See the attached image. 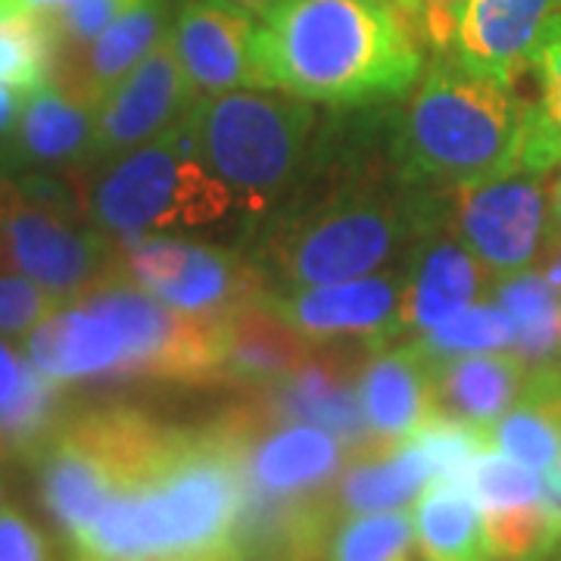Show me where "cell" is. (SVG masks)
Instances as JSON below:
<instances>
[{"mask_svg":"<svg viewBox=\"0 0 561 561\" xmlns=\"http://www.w3.org/2000/svg\"><path fill=\"white\" fill-rule=\"evenodd\" d=\"M181 122L157 140L116 157L88 184L81 209L103 234L128 238L203 228L228 216L234 194L197 160Z\"/></svg>","mask_w":561,"mask_h":561,"instance_id":"cell-6","label":"cell"},{"mask_svg":"<svg viewBox=\"0 0 561 561\" xmlns=\"http://www.w3.org/2000/svg\"><path fill=\"white\" fill-rule=\"evenodd\" d=\"M60 302L35 280L22 275H0V334H25L47 319Z\"/></svg>","mask_w":561,"mask_h":561,"instance_id":"cell-33","label":"cell"},{"mask_svg":"<svg viewBox=\"0 0 561 561\" xmlns=\"http://www.w3.org/2000/svg\"><path fill=\"white\" fill-rule=\"evenodd\" d=\"M431 371L437 412L483 431L522 400L530 375L512 350L431 362Z\"/></svg>","mask_w":561,"mask_h":561,"instance_id":"cell-22","label":"cell"},{"mask_svg":"<svg viewBox=\"0 0 561 561\" xmlns=\"http://www.w3.org/2000/svg\"><path fill=\"white\" fill-rule=\"evenodd\" d=\"M0 500H3V493H0ZM0 508H3V505H0Z\"/></svg>","mask_w":561,"mask_h":561,"instance_id":"cell-45","label":"cell"},{"mask_svg":"<svg viewBox=\"0 0 561 561\" xmlns=\"http://www.w3.org/2000/svg\"><path fill=\"white\" fill-rule=\"evenodd\" d=\"M434 221L409 253L402 272V334H427L481 302L490 290L481 262L453 234H440Z\"/></svg>","mask_w":561,"mask_h":561,"instance_id":"cell-15","label":"cell"},{"mask_svg":"<svg viewBox=\"0 0 561 561\" xmlns=\"http://www.w3.org/2000/svg\"><path fill=\"white\" fill-rule=\"evenodd\" d=\"M197 101L169 35L98 103L94 162L116 160L175 128Z\"/></svg>","mask_w":561,"mask_h":561,"instance_id":"cell-13","label":"cell"},{"mask_svg":"<svg viewBox=\"0 0 561 561\" xmlns=\"http://www.w3.org/2000/svg\"><path fill=\"white\" fill-rule=\"evenodd\" d=\"M253 16L228 0H184L169 41L194 98H216L256 88L253 76Z\"/></svg>","mask_w":561,"mask_h":561,"instance_id":"cell-14","label":"cell"},{"mask_svg":"<svg viewBox=\"0 0 561 561\" xmlns=\"http://www.w3.org/2000/svg\"><path fill=\"white\" fill-rule=\"evenodd\" d=\"M0 268L35 280L62 306L116 272V247L101 231L72 225L60 209L20 197L0 221Z\"/></svg>","mask_w":561,"mask_h":561,"instance_id":"cell-10","label":"cell"},{"mask_svg":"<svg viewBox=\"0 0 561 561\" xmlns=\"http://www.w3.org/2000/svg\"><path fill=\"white\" fill-rule=\"evenodd\" d=\"M228 3H234V7H241V10H247L250 16H268L275 7H280L284 0H228Z\"/></svg>","mask_w":561,"mask_h":561,"instance_id":"cell-41","label":"cell"},{"mask_svg":"<svg viewBox=\"0 0 561 561\" xmlns=\"http://www.w3.org/2000/svg\"><path fill=\"white\" fill-rule=\"evenodd\" d=\"M181 125L197 160L225 181L247 209L262 213L297 175L316 113L290 94L228 91L197 98Z\"/></svg>","mask_w":561,"mask_h":561,"instance_id":"cell-5","label":"cell"},{"mask_svg":"<svg viewBox=\"0 0 561 561\" xmlns=\"http://www.w3.org/2000/svg\"><path fill=\"white\" fill-rule=\"evenodd\" d=\"M552 213H556V238H561V175L552 184Z\"/></svg>","mask_w":561,"mask_h":561,"instance_id":"cell-43","label":"cell"},{"mask_svg":"<svg viewBox=\"0 0 561 561\" xmlns=\"http://www.w3.org/2000/svg\"><path fill=\"white\" fill-rule=\"evenodd\" d=\"M490 446L505 453L508 459L522 461L540 474H556L561 461V421L552 393L530 381L522 400L515 402L500 421L486 427Z\"/></svg>","mask_w":561,"mask_h":561,"instance_id":"cell-26","label":"cell"},{"mask_svg":"<svg viewBox=\"0 0 561 561\" xmlns=\"http://www.w3.org/2000/svg\"><path fill=\"white\" fill-rule=\"evenodd\" d=\"M319 561H424L409 512L346 515L331 524Z\"/></svg>","mask_w":561,"mask_h":561,"instance_id":"cell-27","label":"cell"},{"mask_svg":"<svg viewBox=\"0 0 561 561\" xmlns=\"http://www.w3.org/2000/svg\"><path fill=\"white\" fill-rule=\"evenodd\" d=\"M493 294L515 321L512 353L527 365V371L561 362V297L540 272L527 268L496 280Z\"/></svg>","mask_w":561,"mask_h":561,"instance_id":"cell-25","label":"cell"},{"mask_svg":"<svg viewBox=\"0 0 561 561\" xmlns=\"http://www.w3.org/2000/svg\"><path fill=\"white\" fill-rule=\"evenodd\" d=\"M316 343L297 334L268 300L247 302L221 319L219 383L260 390L297 368Z\"/></svg>","mask_w":561,"mask_h":561,"instance_id":"cell-20","label":"cell"},{"mask_svg":"<svg viewBox=\"0 0 561 561\" xmlns=\"http://www.w3.org/2000/svg\"><path fill=\"white\" fill-rule=\"evenodd\" d=\"M22 101H25V91L0 81V144L10 138L13 125H16V119H20Z\"/></svg>","mask_w":561,"mask_h":561,"instance_id":"cell-38","label":"cell"},{"mask_svg":"<svg viewBox=\"0 0 561 561\" xmlns=\"http://www.w3.org/2000/svg\"><path fill=\"white\" fill-rule=\"evenodd\" d=\"M415 3H419V25L424 41L437 54L453 50L468 0H415Z\"/></svg>","mask_w":561,"mask_h":561,"instance_id":"cell-35","label":"cell"},{"mask_svg":"<svg viewBox=\"0 0 561 561\" xmlns=\"http://www.w3.org/2000/svg\"><path fill=\"white\" fill-rule=\"evenodd\" d=\"M98 106L72 98L57 81H47L25 94L20 119L10 138L0 144V172H50L76 162H94Z\"/></svg>","mask_w":561,"mask_h":561,"instance_id":"cell-16","label":"cell"},{"mask_svg":"<svg viewBox=\"0 0 561 561\" xmlns=\"http://www.w3.org/2000/svg\"><path fill=\"white\" fill-rule=\"evenodd\" d=\"M559 561H561V556H559Z\"/></svg>","mask_w":561,"mask_h":561,"instance_id":"cell-46","label":"cell"},{"mask_svg":"<svg viewBox=\"0 0 561 561\" xmlns=\"http://www.w3.org/2000/svg\"><path fill=\"white\" fill-rule=\"evenodd\" d=\"M243 502L241 465L219 424L162 421L98 518L66 542L69 561H250Z\"/></svg>","mask_w":561,"mask_h":561,"instance_id":"cell-1","label":"cell"},{"mask_svg":"<svg viewBox=\"0 0 561 561\" xmlns=\"http://www.w3.org/2000/svg\"><path fill=\"white\" fill-rule=\"evenodd\" d=\"M453 228L490 280L534 268L556 241L552 184L540 172H505L461 184L453 194Z\"/></svg>","mask_w":561,"mask_h":561,"instance_id":"cell-9","label":"cell"},{"mask_svg":"<svg viewBox=\"0 0 561 561\" xmlns=\"http://www.w3.org/2000/svg\"><path fill=\"white\" fill-rule=\"evenodd\" d=\"M540 275L561 297V238L546 247V253L540 256Z\"/></svg>","mask_w":561,"mask_h":561,"instance_id":"cell-39","label":"cell"},{"mask_svg":"<svg viewBox=\"0 0 561 561\" xmlns=\"http://www.w3.org/2000/svg\"><path fill=\"white\" fill-rule=\"evenodd\" d=\"M381 3L393 7V10H400L405 20H412L415 25H419V3H415V0H381ZM419 32H421V25H419Z\"/></svg>","mask_w":561,"mask_h":561,"instance_id":"cell-42","label":"cell"},{"mask_svg":"<svg viewBox=\"0 0 561 561\" xmlns=\"http://www.w3.org/2000/svg\"><path fill=\"white\" fill-rule=\"evenodd\" d=\"M431 481V461L424 459V453L412 440L397 446H371L346 459L324 502L334 522L346 515L397 512L419 500L421 490Z\"/></svg>","mask_w":561,"mask_h":561,"instance_id":"cell-21","label":"cell"},{"mask_svg":"<svg viewBox=\"0 0 561 561\" xmlns=\"http://www.w3.org/2000/svg\"><path fill=\"white\" fill-rule=\"evenodd\" d=\"M57 44L41 16H0V81L35 91L54 81Z\"/></svg>","mask_w":561,"mask_h":561,"instance_id":"cell-30","label":"cell"},{"mask_svg":"<svg viewBox=\"0 0 561 561\" xmlns=\"http://www.w3.org/2000/svg\"><path fill=\"white\" fill-rule=\"evenodd\" d=\"M527 72L534 76L537 98L522 101L524 131L518 169L546 175L549 169L561 165V10L546 22Z\"/></svg>","mask_w":561,"mask_h":561,"instance_id":"cell-24","label":"cell"},{"mask_svg":"<svg viewBox=\"0 0 561 561\" xmlns=\"http://www.w3.org/2000/svg\"><path fill=\"white\" fill-rule=\"evenodd\" d=\"M32 375H35V365L28 362V356H22L20 350L0 341V419L10 412L13 402L20 400Z\"/></svg>","mask_w":561,"mask_h":561,"instance_id":"cell-36","label":"cell"},{"mask_svg":"<svg viewBox=\"0 0 561 561\" xmlns=\"http://www.w3.org/2000/svg\"><path fill=\"white\" fill-rule=\"evenodd\" d=\"M20 201V191H16V184H13V179L10 175H3L0 172V221H3V216L10 213V206Z\"/></svg>","mask_w":561,"mask_h":561,"instance_id":"cell-40","label":"cell"},{"mask_svg":"<svg viewBox=\"0 0 561 561\" xmlns=\"http://www.w3.org/2000/svg\"><path fill=\"white\" fill-rule=\"evenodd\" d=\"M415 181H334L321 197L284 209L262 231L250 260L275 287H312L371 275L440 219L409 191ZM272 287V290H275Z\"/></svg>","mask_w":561,"mask_h":561,"instance_id":"cell-3","label":"cell"},{"mask_svg":"<svg viewBox=\"0 0 561 561\" xmlns=\"http://www.w3.org/2000/svg\"><path fill=\"white\" fill-rule=\"evenodd\" d=\"M421 41L381 0H284L256 25L253 76L306 103L397 101L419 81Z\"/></svg>","mask_w":561,"mask_h":561,"instance_id":"cell-2","label":"cell"},{"mask_svg":"<svg viewBox=\"0 0 561 561\" xmlns=\"http://www.w3.org/2000/svg\"><path fill=\"white\" fill-rule=\"evenodd\" d=\"M512 341H515V321L500 302H474L461 316L440 324L437 331L419 334L412 343L427 362H443L471 353L512 350Z\"/></svg>","mask_w":561,"mask_h":561,"instance_id":"cell-28","label":"cell"},{"mask_svg":"<svg viewBox=\"0 0 561 561\" xmlns=\"http://www.w3.org/2000/svg\"><path fill=\"white\" fill-rule=\"evenodd\" d=\"M552 478H556V481H559V486H561V461H559V471H556Z\"/></svg>","mask_w":561,"mask_h":561,"instance_id":"cell-44","label":"cell"},{"mask_svg":"<svg viewBox=\"0 0 561 561\" xmlns=\"http://www.w3.org/2000/svg\"><path fill=\"white\" fill-rule=\"evenodd\" d=\"M424 561H496L478 500L459 481H431L412 512Z\"/></svg>","mask_w":561,"mask_h":561,"instance_id":"cell-23","label":"cell"},{"mask_svg":"<svg viewBox=\"0 0 561 561\" xmlns=\"http://www.w3.org/2000/svg\"><path fill=\"white\" fill-rule=\"evenodd\" d=\"M81 0H0V16H47Z\"/></svg>","mask_w":561,"mask_h":561,"instance_id":"cell-37","label":"cell"},{"mask_svg":"<svg viewBox=\"0 0 561 561\" xmlns=\"http://www.w3.org/2000/svg\"><path fill=\"white\" fill-rule=\"evenodd\" d=\"M169 35V0H131L98 38L54 66V81L79 101L98 103Z\"/></svg>","mask_w":561,"mask_h":561,"instance_id":"cell-19","label":"cell"},{"mask_svg":"<svg viewBox=\"0 0 561 561\" xmlns=\"http://www.w3.org/2000/svg\"><path fill=\"white\" fill-rule=\"evenodd\" d=\"M465 486L478 500L483 515L490 512H505V508H522L534 502L546 500V474L527 468L522 461L508 459L500 449H483L471 468L465 471Z\"/></svg>","mask_w":561,"mask_h":561,"instance_id":"cell-29","label":"cell"},{"mask_svg":"<svg viewBox=\"0 0 561 561\" xmlns=\"http://www.w3.org/2000/svg\"><path fill=\"white\" fill-rule=\"evenodd\" d=\"M116 272L165 306L221 321L247 302L268 297V278L234 250L187 243L160 234H128L116 250Z\"/></svg>","mask_w":561,"mask_h":561,"instance_id":"cell-7","label":"cell"},{"mask_svg":"<svg viewBox=\"0 0 561 561\" xmlns=\"http://www.w3.org/2000/svg\"><path fill=\"white\" fill-rule=\"evenodd\" d=\"M424 453V459L431 461L434 481H465V471L471 468V461L481 456L483 449H490V437L483 427H474L468 421L449 419L434 412L431 419L421 424L419 431L409 437Z\"/></svg>","mask_w":561,"mask_h":561,"instance_id":"cell-31","label":"cell"},{"mask_svg":"<svg viewBox=\"0 0 561 561\" xmlns=\"http://www.w3.org/2000/svg\"><path fill=\"white\" fill-rule=\"evenodd\" d=\"M265 300L316 346L362 343L375 350L402 337V275L397 268L334 284L275 287Z\"/></svg>","mask_w":561,"mask_h":561,"instance_id":"cell-11","label":"cell"},{"mask_svg":"<svg viewBox=\"0 0 561 561\" xmlns=\"http://www.w3.org/2000/svg\"><path fill=\"white\" fill-rule=\"evenodd\" d=\"M359 359L343 346H312V353L284 378L250 390L247 400L272 419L309 421L337 434L350 456L371 449V431L359 402Z\"/></svg>","mask_w":561,"mask_h":561,"instance_id":"cell-12","label":"cell"},{"mask_svg":"<svg viewBox=\"0 0 561 561\" xmlns=\"http://www.w3.org/2000/svg\"><path fill=\"white\" fill-rule=\"evenodd\" d=\"M0 561H50L47 542L20 508H0Z\"/></svg>","mask_w":561,"mask_h":561,"instance_id":"cell-34","label":"cell"},{"mask_svg":"<svg viewBox=\"0 0 561 561\" xmlns=\"http://www.w3.org/2000/svg\"><path fill=\"white\" fill-rule=\"evenodd\" d=\"M561 0H468L453 57L486 79L515 88Z\"/></svg>","mask_w":561,"mask_h":561,"instance_id":"cell-17","label":"cell"},{"mask_svg":"<svg viewBox=\"0 0 561 561\" xmlns=\"http://www.w3.org/2000/svg\"><path fill=\"white\" fill-rule=\"evenodd\" d=\"M128 3L131 0H81L76 7H66V10L41 16V22L50 32V38L57 44V60L88 47Z\"/></svg>","mask_w":561,"mask_h":561,"instance_id":"cell-32","label":"cell"},{"mask_svg":"<svg viewBox=\"0 0 561 561\" xmlns=\"http://www.w3.org/2000/svg\"><path fill=\"white\" fill-rule=\"evenodd\" d=\"M524 106L515 88L437 54L412 91L397 128L393 157L409 181L474 184L518 169Z\"/></svg>","mask_w":561,"mask_h":561,"instance_id":"cell-4","label":"cell"},{"mask_svg":"<svg viewBox=\"0 0 561 561\" xmlns=\"http://www.w3.org/2000/svg\"><path fill=\"white\" fill-rule=\"evenodd\" d=\"M359 402L375 446L405 443L437 412L434 371L415 343H383L359 362Z\"/></svg>","mask_w":561,"mask_h":561,"instance_id":"cell-18","label":"cell"},{"mask_svg":"<svg viewBox=\"0 0 561 561\" xmlns=\"http://www.w3.org/2000/svg\"><path fill=\"white\" fill-rule=\"evenodd\" d=\"M216 424L234 446L247 502L321 500L350 459L346 443L328 427L272 419L250 400Z\"/></svg>","mask_w":561,"mask_h":561,"instance_id":"cell-8","label":"cell"}]
</instances>
